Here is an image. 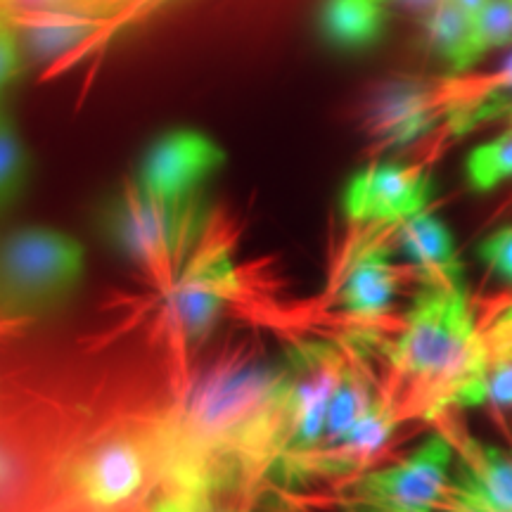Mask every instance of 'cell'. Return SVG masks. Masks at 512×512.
<instances>
[{
	"label": "cell",
	"mask_w": 512,
	"mask_h": 512,
	"mask_svg": "<svg viewBox=\"0 0 512 512\" xmlns=\"http://www.w3.org/2000/svg\"><path fill=\"white\" fill-rule=\"evenodd\" d=\"M162 467V420L147 430L114 427L74 458L69 486L86 512H143L155 496Z\"/></svg>",
	"instance_id": "cell-2"
},
{
	"label": "cell",
	"mask_w": 512,
	"mask_h": 512,
	"mask_svg": "<svg viewBox=\"0 0 512 512\" xmlns=\"http://www.w3.org/2000/svg\"><path fill=\"white\" fill-rule=\"evenodd\" d=\"M451 456V444L437 434L413 456L356 479L339 505L344 512H486L451 477Z\"/></svg>",
	"instance_id": "cell-5"
},
{
	"label": "cell",
	"mask_w": 512,
	"mask_h": 512,
	"mask_svg": "<svg viewBox=\"0 0 512 512\" xmlns=\"http://www.w3.org/2000/svg\"><path fill=\"white\" fill-rule=\"evenodd\" d=\"M512 41V0H484L475 12V55Z\"/></svg>",
	"instance_id": "cell-22"
},
{
	"label": "cell",
	"mask_w": 512,
	"mask_h": 512,
	"mask_svg": "<svg viewBox=\"0 0 512 512\" xmlns=\"http://www.w3.org/2000/svg\"><path fill=\"white\" fill-rule=\"evenodd\" d=\"M22 50H19L15 27L5 10H0V91L22 72Z\"/></svg>",
	"instance_id": "cell-23"
},
{
	"label": "cell",
	"mask_w": 512,
	"mask_h": 512,
	"mask_svg": "<svg viewBox=\"0 0 512 512\" xmlns=\"http://www.w3.org/2000/svg\"><path fill=\"white\" fill-rule=\"evenodd\" d=\"M105 17L107 10L100 8H64L10 15L22 57L36 64L55 62L74 53L98 34Z\"/></svg>",
	"instance_id": "cell-9"
},
{
	"label": "cell",
	"mask_w": 512,
	"mask_h": 512,
	"mask_svg": "<svg viewBox=\"0 0 512 512\" xmlns=\"http://www.w3.org/2000/svg\"><path fill=\"white\" fill-rule=\"evenodd\" d=\"M382 396L401 422L484 401V337L460 287H427L389 349Z\"/></svg>",
	"instance_id": "cell-1"
},
{
	"label": "cell",
	"mask_w": 512,
	"mask_h": 512,
	"mask_svg": "<svg viewBox=\"0 0 512 512\" xmlns=\"http://www.w3.org/2000/svg\"><path fill=\"white\" fill-rule=\"evenodd\" d=\"M458 3L463 5L467 12H472V15H475V12L484 5V0H458Z\"/></svg>",
	"instance_id": "cell-27"
},
{
	"label": "cell",
	"mask_w": 512,
	"mask_h": 512,
	"mask_svg": "<svg viewBox=\"0 0 512 512\" xmlns=\"http://www.w3.org/2000/svg\"><path fill=\"white\" fill-rule=\"evenodd\" d=\"M399 283L401 273L389 264L387 252L380 245H368L358 249L347 268L339 287V302L354 316L377 318L389 309Z\"/></svg>",
	"instance_id": "cell-13"
},
{
	"label": "cell",
	"mask_w": 512,
	"mask_h": 512,
	"mask_svg": "<svg viewBox=\"0 0 512 512\" xmlns=\"http://www.w3.org/2000/svg\"><path fill=\"white\" fill-rule=\"evenodd\" d=\"M240 280L228 249H200L183 264L174 283L164 287V309L183 344H197L214 330L223 306L238 292Z\"/></svg>",
	"instance_id": "cell-6"
},
{
	"label": "cell",
	"mask_w": 512,
	"mask_h": 512,
	"mask_svg": "<svg viewBox=\"0 0 512 512\" xmlns=\"http://www.w3.org/2000/svg\"><path fill=\"white\" fill-rule=\"evenodd\" d=\"M479 254L491 268H496L498 273H503L505 278L512 280V226L496 230L494 235H489L479 247Z\"/></svg>",
	"instance_id": "cell-24"
},
{
	"label": "cell",
	"mask_w": 512,
	"mask_h": 512,
	"mask_svg": "<svg viewBox=\"0 0 512 512\" xmlns=\"http://www.w3.org/2000/svg\"><path fill=\"white\" fill-rule=\"evenodd\" d=\"M98 228L128 264L169 287L178 261L185 259V249L200 228V202H159L138 183H128L102 204Z\"/></svg>",
	"instance_id": "cell-4"
},
{
	"label": "cell",
	"mask_w": 512,
	"mask_h": 512,
	"mask_svg": "<svg viewBox=\"0 0 512 512\" xmlns=\"http://www.w3.org/2000/svg\"><path fill=\"white\" fill-rule=\"evenodd\" d=\"M484 401L505 434L512 432V304L482 325Z\"/></svg>",
	"instance_id": "cell-15"
},
{
	"label": "cell",
	"mask_w": 512,
	"mask_h": 512,
	"mask_svg": "<svg viewBox=\"0 0 512 512\" xmlns=\"http://www.w3.org/2000/svg\"><path fill=\"white\" fill-rule=\"evenodd\" d=\"M145 512H283L264 503V484H214L162 477Z\"/></svg>",
	"instance_id": "cell-11"
},
{
	"label": "cell",
	"mask_w": 512,
	"mask_h": 512,
	"mask_svg": "<svg viewBox=\"0 0 512 512\" xmlns=\"http://www.w3.org/2000/svg\"><path fill=\"white\" fill-rule=\"evenodd\" d=\"M512 112V53L508 60L503 62L501 72L494 76L491 88L477 105H472L470 110L456 112V128L465 131L467 126H475L479 121H489L501 117V114Z\"/></svg>",
	"instance_id": "cell-21"
},
{
	"label": "cell",
	"mask_w": 512,
	"mask_h": 512,
	"mask_svg": "<svg viewBox=\"0 0 512 512\" xmlns=\"http://www.w3.org/2000/svg\"><path fill=\"white\" fill-rule=\"evenodd\" d=\"M86 273V252L72 235L24 226L0 238V318H38L74 297Z\"/></svg>",
	"instance_id": "cell-3"
},
{
	"label": "cell",
	"mask_w": 512,
	"mask_h": 512,
	"mask_svg": "<svg viewBox=\"0 0 512 512\" xmlns=\"http://www.w3.org/2000/svg\"><path fill=\"white\" fill-rule=\"evenodd\" d=\"M467 181L475 190H491L512 178V131L479 145L465 164Z\"/></svg>",
	"instance_id": "cell-20"
},
{
	"label": "cell",
	"mask_w": 512,
	"mask_h": 512,
	"mask_svg": "<svg viewBox=\"0 0 512 512\" xmlns=\"http://www.w3.org/2000/svg\"><path fill=\"white\" fill-rule=\"evenodd\" d=\"M430 176L399 164H370L351 176L342 195L344 214L354 223L399 226L422 214L430 202Z\"/></svg>",
	"instance_id": "cell-8"
},
{
	"label": "cell",
	"mask_w": 512,
	"mask_h": 512,
	"mask_svg": "<svg viewBox=\"0 0 512 512\" xmlns=\"http://www.w3.org/2000/svg\"><path fill=\"white\" fill-rule=\"evenodd\" d=\"M434 422L453 453H458L463 463L460 482L472 491V496L489 512H512V456H503L494 448L479 444L465 427L448 418V413Z\"/></svg>",
	"instance_id": "cell-10"
},
{
	"label": "cell",
	"mask_w": 512,
	"mask_h": 512,
	"mask_svg": "<svg viewBox=\"0 0 512 512\" xmlns=\"http://www.w3.org/2000/svg\"><path fill=\"white\" fill-rule=\"evenodd\" d=\"M31 174L29 150L17 126L5 114L0 119V214L24 195Z\"/></svg>",
	"instance_id": "cell-19"
},
{
	"label": "cell",
	"mask_w": 512,
	"mask_h": 512,
	"mask_svg": "<svg viewBox=\"0 0 512 512\" xmlns=\"http://www.w3.org/2000/svg\"><path fill=\"white\" fill-rule=\"evenodd\" d=\"M427 46L439 60H444L453 72H463L475 55V15L467 12L458 0H439L434 5L425 27Z\"/></svg>",
	"instance_id": "cell-17"
},
{
	"label": "cell",
	"mask_w": 512,
	"mask_h": 512,
	"mask_svg": "<svg viewBox=\"0 0 512 512\" xmlns=\"http://www.w3.org/2000/svg\"><path fill=\"white\" fill-rule=\"evenodd\" d=\"M64 8H100L107 10V0H3L8 15H27V12H46Z\"/></svg>",
	"instance_id": "cell-25"
},
{
	"label": "cell",
	"mask_w": 512,
	"mask_h": 512,
	"mask_svg": "<svg viewBox=\"0 0 512 512\" xmlns=\"http://www.w3.org/2000/svg\"><path fill=\"white\" fill-rule=\"evenodd\" d=\"M380 394H375L373 382L366 370L358 363L349 361L347 373L339 382L337 392L332 394L328 406V418H325L323 441L316 448H328L342 441L366 415L373 411Z\"/></svg>",
	"instance_id": "cell-18"
},
{
	"label": "cell",
	"mask_w": 512,
	"mask_h": 512,
	"mask_svg": "<svg viewBox=\"0 0 512 512\" xmlns=\"http://www.w3.org/2000/svg\"><path fill=\"white\" fill-rule=\"evenodd\" d=\"M0 10H3V0H0Z\"/></svg>",
	"instance_id": "cell-29"
},
{
	"label": "cell",
	"mask_w": 512,
	"mask_h": 512,
	"mask_svg": "<svg viewBox=\"0 0 512 512\" xmlns=\"http://www.w3.org/2000/svg\"><path fill=\"white\" fill-rule=\"evenodd\" d=\"M396 240L427 287H460L456 252L444 223L434 216L415 214L399 223Z\"/></svg>",
	"instance_id": "cell-14"
},
{
	"label": "cell",
	"mask_w": 512,
	"mask_h": 512,
	"mask_svg": "<svg viewBox=\"0 0 512 512\" xmlns=\"http://www.w3.org/2000/svg\"><path fill=\"white\" fill-rule=\"evenodd\" d=\"M226 164L223 147L195 128H174L152 140L138 166V188L159 202L197 200V190Z\"/></svg>",
	"instance_id": "cell-7"
},
{
	"label": "cell",
	"mask_w": 512,
	"mask_h": 512,
	"mask_svg": "<svg viewBox=\"0 0 512 512\" xmlns=\"http://www.w3.org/2000/svg\"><path fill=\"white\" fill-rule=\"evenodd\" d=\"M375 3H401V5H408V8H434V5L439 3V0H375Z\"/></svg>",
	"instance_id": "cell-26"
},
{
	"label": "cell",
	"mask_w": 512,
	"mask_h": 512,
	"mask_svg": "<svg viewBox=\"0 0 512 512\" xmlns=\"http://www.w3.org/2000/svg\"><path fill=\"white\" fill-rule=\"evenodd\" d=\"M368 131L384 145H406L427 133L434 119L432 93L413 81H392L368 107Z\"/></svg>",
	"instance_id": "cell-12"
},
{
	"label": "cell",
	"mask_w": 512,
	"mask_h": 512,
	"mask_svg": "<svg viewBox=\"0 0 512 512\" xmlns=\"http://www.w3.org/2000/svg\"><path fill=\"white\" fill-rule=\"evenodd\" d=\"M318 31L339 53H358L377 43L384 31V12L375 0H323Z\"/></svg>",
	"instance_id": "cell-16"
},
{
	"label": "cell",
	"mask_w": 512,
	"mask_h": 512,
	"mask_svg": "<svg viewBox=\"0 0 512 512\" xmlns=\"http://www.w3.org/2000/svg\"><path fill=\"white\" fill-rule=\"evenodd\" d=\"M5 117V112H3V100H0V119Z\"/></svg>",
	"instance_id": "cell-28"
}]
</instances>
